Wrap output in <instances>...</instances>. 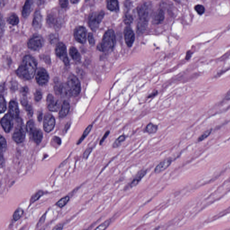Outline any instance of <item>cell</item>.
Masks as SVG:
<instances>
[{"label": "cell", "mask_w": 230, "mask_h": 230, "mask_svg": "<svg viewBox=\"0 0 230 230\" xmlns=\"http://www.w3.org/2000/svg\"><path fill=\"white\" fill-rule=\"evenodd\" d=\"M37 63L33 57L26 55L24 57L21 65L16 70L17 76L25 80H29L33 78L36 72Z\"/></svg>", "instance_id": "6da1fadb"}, {"label": "cell", "mask_w": 230, "mask_h": 230, "mask_svg": "<svg viewBox=\"0 0 230 230\" xmlns=\"http://www.w3.org/2000/svg\"><path fill=\"white\" fill-rule=\"evenodd\" d=\"M116 43L115 35L114 31L109 29L106 31L102 37V41L97 47L99 50L108 53L112 51Z\"/></svg>", "instance_id": "7a4b0ae2"}, {"label": "cell", "mask_w": 230, "mask_h": 230, "mask_svg": "<svg viewBox=\"0 0 230 230\" xmlns=\"http://www.w3.org/2000/svg\"><path fill=\"white\" fill-rule=\"evenodd\" d=\"M137 12L139 18L138 27L139 30L143 31L147 25L149 16V8L147 3L141 4L137 7Z\"/></svg>", "instance_id": "3957f363"}, {"label": "cell", "mask_w": 230, "mask_h": 230, "mask_svg": "<svg viewBox=\"0 0 230 230\" xmlns=\"http://www.w3.org/2000/svg\"><path fill=\"white\" fill-rule=\"evenodd\" d=\"M104 15L105 13L102 11L93 12L90 14L88 18V24L93 31H96L98 29Z\"/></svg>", "instance_id": "277c9868"}, {"label": "cell", "mask_w": 230, "mask_h": 230, "mask_svg": "<svg viewBox=\"0 0 230 230\" xmlns=\"http://www.w3.org/2000/svg\"><path fill=\"white\" fill-rule=\"evenodd\" d=\"M66 83L70 90L71 96H77L80 93L81 86L77 77L73 74H71L68 78Z\"/></svg>", "instance_id": "5b68a950"}, {"label": "cell", "mask_w": 230, "mask_h": 230, "mask_svg": "<svg viewBox=\"0 0 230 230\" xmlns=\"http://www.w3.org/2000/svg\"><path fill=\"white\" fill-rule=\"evenodd\" d=\"M56 55L64 62L66 66L69 65V60L68 56L66 47L63 43H58L55 49Z\"/></svg>", "instance_id": "8992f818"}, {"label": "cell", "mask_w": 230, "mask_h": 230, "mask_svg": "<svg viewBox=\"0 0 230 230\" xmlns=\"http://www.w3.org/2000/svg\"><path fill=\"white\" fill-rule=\"evenodd\" d=\"M43 38L40 36L35 35L31 37L27 42V46L34 51H37L42 48L43 45Z\"/></svg>", "instance_id": "52a82bcc"}, {"label": "cell", "mask_w": 230, "mask_h": 230, "mask_svg": "<svg viewBox=\"0 0 230 230\" xmlns=\"http://www.w3.org/2000/svg\"><path fill=\"white\" fill-rule=\"evenodd\" d=\"M36 80L38 85L41 86H45L48 82L49 76L46 69L43 68H39L36 73Z\"/></svg>", "instance_id": "ba28073f"}, {"label": "cell", "mask_w": 230, "mask_h": 230, "mask_svg": "<svg viewBox=\"0 0 230 230\" xmlns=\"http://www.w3.org/2000/svg\"><path fill=\"white\" fill-rule=\"evenodd\" d=\"M25 130L23 124L17 125L12 135V138L14 142L18 143L24 142L25 138Z\"/></svg>", "instance_id": "9c48e42d"}, {"label": "cell", "mask_w": 230, "mask_h": 230, "mask_svg": "<svg viewBox=\"0 0 230 230\" xmlns=\"http://www.w3.org/2000/svg\"><path fill=\"white\" fill-rule=\"evenodd\" d=\"M74 37L77 42L81 44L86 43L87 38V30L83 26H79L74 30Z\"/></svg>", "instance_id": "30bf717a"}, {"label": "cell", "mask_w": 230, "mask_h": 230, "mask_svg": "<svg viewBox=\"0 0 230 230\" xmlns=\"http://www.w3.org/2000/svg\"><path fill=\"white\" fill-rule=\"evenodd\" d=\"M55 120L53 115L47 113L44 117V130L47 133L51 132L55 128Z\"/></svg>", "instance_id": "8fae6325"}, {"label": "cell", "mask_w": 230, "mask_h": 230, "mask_svg": "<svg viewBox=\"0 0 230 230\" xmlns=\"http://www.w3.org/2000/svg\"><path fill=\"white\" fill-rule=\"evenodd\" d=\"M13 118L11 116L7 113L4 115L1 119V126L5 132L9 133L13 127Z\"/></svg>", "instance_id": "7c38bea8"}, {"label": "cell", "mask_w": 230, "mask_h": 230, "mask_svg": "<svg viewBox=\"0 0 230 230\" xmlns=\"http://www.w3.org/2000/svg\"><path fill=\"white\" fill-rule=\"evenodd\" d=\"M48 109L50 111L53 112L58 111L60 109V103L57 100H56L54 96L51 94H49L46 98Z\"/></svg>", "instance_id": "4fadbf2b"}, {"label": "cell", "mask_w": 230, "mask_h": 230, "mask_svg": "<svg viewBox=\"0 0 230 230\" xmlns=\"http://www.w3.org/2000/svg\"><path fill=\"white\" fill-rule=\"evenodd\" d=\"M124 41L127 46L131 47L132 46L135 40V35L132 28L130 27L127 26L124 31Z\"/></svg>", "instance_id": "5bb4252c"}, {"label": "cell", "mask_w": 230, "mask_h": 230, "mask_svg": "<svg viewBox=\"0 0 230 230\" xmlns=\"http://www.w3.org/2000/svg\"><path fill=\"white\" fill-rule=\"evenodd\" d=\"M147 173V169H142L139 171L134 178L133 179L132 181L125 187L124 190H126L129 189L130 188H132L137 186L140 183L141 180L143 179V178L146 175Z\"/></svg>", "instance_id": "9a60e30c"}, {"label": "cell", "mask_w": 230, "mask_h": 230, "mask_svg": "<svg viewBox=\"0 0 230 230\" xmlns=\"http://www.w3.org/2000/svg\"><path fill=\"white\" fill-rule=\"evenodd\" d=\"M48 25L51 27H55V29H59L61 27V20L56 17L54 14H49L46 19Z\"/></svg>", "instance_id": "2e32d148"}, {"label": "cell", "mask_w": 230, "mask_h": 230, "mask_svg": "<svg viewBox=\"0 0 230 230\" xmlns=\"http://www.w3.org/2000/svg\"><path fill=\"white\" fill-rule=\"evenodd\" d=\"M9 113L13 119H18L20 115V110L18 103L14 101L10 102L9 105Z\"/></svg>", "instance_id": "e0dca14e"}, {"label": "cell", "mask_w": 230, "mask_h": 230, "mask_svg": "<svg viewBox=\"0 0 230 230\" xmlns=\"http://www.w3.org/2000/svg\"><path fill=\"white\" fill-rule=\"evenodd\" d=\"M172 160L171 158H167L165 159L156 167L154 169V173L156 174H158L168 168L171 165Z\"/></svg>", "instance_id": "ac0fdd59"}, {"label": "cell", "mask_w": 230, "mask_h": 230, "mask_svg": "<svg viewBox=\"0 0 230 230\" xmlns=\"http://www.w3.org/2000/svg\"><path fill=\"white\" fill-rule=\"evenodd\" d=\"M43 23V16L40 11H37L35 13L33 21V27L35 30H38L41 28Z\"/></svg>", "instance_id": "d6986e66"}, {"label": "cell", "mask_w": 230, "mask_h": 230, "mask_svg": "<svg viewBox=\"0 0 230 230\" xmlns=\"http://www.w3.org/2000/svg\"><path fill=\"white\" fill-rule=\"evenodd\" d=\"M33 6V2L32 1H27L25 2L23 7L22 13L23 16L24 18H27L29 16L31 13Z\"/></svg>", "instance_id": "ffe728a7"}, {"label": "cell", "mask_w": 230, "mask_h": 230, "mask_svg": "<svg viewBox=\"0 0 230 230\" xmlns=\"http://www.w3.org/2000/svg\"><path fill=\"white\" fill-rule=\"evenodd\" d=\"M70 110V104L67 101H64L59 111L58 116L59 118H63L68 114Z\"/></svg>", "instance_id": "44dd1931"}, {"label": "cell", "mask_w": 230, "mask_h": 230, "mask_svg": "<svg viewBox=\"0 0 230 230\" xmlns=\"http://www.w3.org/2000/svg\"><path fill=\"white\" fill-rule=\"evenodd\" d=\"M69 53L71 57L75 62H79L81 60V55L77 49L73 46L71 47L69 50Z\"/></svg>", "instance_id": "7402d4cb"}, {"label": "cell", "mask_w": 230, "mask_h": 230, "mask_svg": "<svg viewBox=\"0 0 230 230\" xmlns=\"http://www.w3.org/2000/svg\"><path fill=\"white\" fill-rule=\"evenodd\" d=\"M165 13L162 9H159L156 12L153 18V22L155 24H160L164 20Z\"/></svg>", "instance_id": "603a6c76"}, {"label": "cell", "mask_w": 230, "mask_h": 230, "mask_svg": "<svg viewBox=\"0 0 230 230\" xmlns=\"http://www.w3.org/2000/svg\"><path fill=\"white\" fill-rule=\"evenodd\" d=\"M32 137L34 142L37 144H39L42 142L43 138V133L42 131L39 129H36L32 134Z\"/></svg>", "instance_id": "cb8c5ba5"}, {"label": "cell", "mask_w": 230, "mask_h": 230, "mask_svg": "<svg viewBox=\"0 0 230 230\" xmlns=\"http://www.w3.org/2000/svg\"><path fill=\"white\" fill-rule=\"evenodd\" d=\"M158 129V125L154 124L153 123L150 122L146 126L144 129V132L147 133L148 134H153L157 132Z\"/></svg>", "instance_id": "d4e9b609"}, {"label": "cell", "mask_w": 230, "mask_h": 230, "mask_svg": "<svg viewBox=\"0 0 230 230\" xmlns=\"http://www.w3.org/2000/svg\"><path fill=\"white\" fill-rule=\"evenodd\" d=\"M107 7L111 11H118L119 9V3L117 1H110L107 2Z\"/></svg>", "instance_id": "484cf974"}, {"label": "cell", "mask_w": 230, "mask_h": 230, "mask_svg": "<svg viewBox=\"0 0 230 230\" xmlns=\"http://www.w3.org/2000/svg\"><path fill=\"white\" fill-rule=\"evenodd\" d=\"M45 195L44 191H39L36 192L33 195H32L30 200V205L35 203L36 201L39 200L43 196Z\"/></svg>", "instance_id": "4316f807"}, {"label": "cell", "mask_w": 230, "mask_h": 230, "mask_svg": "<svg viewBox=\"0 0 230 230\" xmlns=\"http://www.w3.org/2000/svg\"><path fill=\"white\" fill-rule=\"evenodd\" d=\"M36 129V128L35 123L33 121L30 120V121H28L27 123L26 126V131L27 132V133L30 136H32V134Z\"/></svg>", "instance_id": "83f0119b"}, {"label": "cell", "mask_w": 230, "mask_h": 230, "mask_svg": "<svg viewBox=\"0 0 230 230\" xmlns=\"http://www.w3.org/2000/svg\"><path fill=\"white\" fill-rule=\"evenodd\" d=\"M7 21L8 23L12 25H16L19 24V19L15 14H11L8 16Z\"/></svg>", "instance_id": "f1b7e54d"}, {"label": "cell", "mask_w": 230, "mask_h": 230, "mask_svg": "<svg viewBox=\"0 0 230 230\" xmlns=\"http://www.w3.org/2000/svg\"><path fill=\"white\" fill-rule=\"evenodd\" d=\"M27 91H28V89L27 87H24L21 90L22 94L20 98V102L24 107L28 104L27 98Z\"/></svg>", "instance_id": "f546056e"}, {"label": "cell", "mask_w": 230, "mask_h": 230, "mask_svg": "<svg viewBox=\"0 0 230 230\" xmlns=\"http://www.w3.org/2000/svg\"><path fill=\"white\" fill-rule=\"evenodd\" d=\"M127 137V135L124 134H122L121 135L119 136L114 141V143L112 144V147L114 148H116L119 147L121 144L122 143L125 141Z\"/></svg>", "instance_id": "4dcf8cb0"}, {"label": "cell", "mask_w": 230, "mask_h": 230, "mask_svg": "<svg viewBox=\"0 0 230 230\" xmlns=\"http://www.w3.org/2000/svg\"><path fill=\"white\" fill-rule=\"evenodd\" d=\"M69 200V196H66L65 197H63L55 203V206L61 209V208H63V207H65L68 203Z\"/></svg>", "instance_id": "1f68e13d"}, {"label": "cell", "mask_w": 230, "mask_h": 230, "mask_svg": "<svg viewBox=\"0 0 230 230\" xmlns=\"http://www.w3.org/2000/svg\"><path fill=\"white\" fill-rule=\"evenodd\" d=\"M24 213V210L22 208H18L14 212L13 214V219L15 221L19 220Z\"/></svg>", "instance_id": "d6a6232c"}, {"label": "cell", "mask_w": 230, "mask_h": 230, "mask_svg": "<svg viewBox=\"0 0 230 230\" xmlns=\"http://www.w3.org/2000/svg\"><path fill=\"white\" fill-rule=\"evenodd\" d=\"M92 126L93 125L92 124H90V125H89V126H88L87 128H86V130H85L84 132H83V134H82V136L80 137V138L79 140L78 141L77 143V144H80V143H81V142L83 141V140L85 139V138H86V137H87L88 135L90 133V131H91V129H92Z\"/></svg>", "instance_id": "836d02e7"}, {"label": "cell", "mask_w": 230, "mask_h": 230, "mask_svg": "<svg viewBox=\"0 0 230 230\" xmlns=\"http://www.w3.org/2000/svg\"><path fill=\"white\" fill-rule=\"evenodd\" d=\"M111 220L108 219L98 226L94 230H105L110 224Z\"/></svg>", "instance_id": "e575fe53"}, {"label": "cell", "mask_w": 230, "mask_h": 230, "mask_svg": "<svg viewBox=\"0 0 230 230\" xmlns=\"http://www.w3.org/2000/svg\"><path fill=\"white\" fill-rule=\"evenodd\" d=\"M0 111L1 113H3L6 109V102L5 99L3 96L1 94V99H0Z\"/></svg>", "instance_id": "d590c367"}, {"label": "cell", "mask_w": 230, "mask_h": 230, "mask_svg": "<svg viewBox=\"0 0 230 230\" xmlns=\"http://www.w3.org/2000/svg\"><path fill=\"white\" fill-rule=\"evenodd\" d=\"M133 17L131 14H125L124 18V23L127 25H130L133 21Z\"/></svg>", "instance_id": "8d00e7d4"}, {"label": "cell", "mask_w": 230, "mask_h": 230, "mask_svg": "<svg viewBox=\"0 0 230 230\" xmlns=\"http://www.w3.org/2000/svg\"><path fill=\"white\" fill-rule=\"evenodd\" d=\"M0 145H1V154H2V153L6 150V147H7V143H6V140L2 136H1Z\"/></svg>", "instance_id": "74e56055"}, {"label": "cell", "mask_w": 230, "mask_h": 230, "mask_svg": "<svg viewBox=\"0 0 230 230\" xmlns=\"http://www.w3.org/2000/svg\"><path fill=\"white\" fill-rule=\"evenodd\" d=\"M194 9H195L197 13L198 14L200 15H202L205 13V10H206L205 7L202 5L200 4H198L195 5V7H194Z\"/></svg>", "instance_id": "f35d334b"}, {"label": "cell", "mask_w": 230, "mask_h": 230, "mask_svg": "<svg viewBox=\"0 0 230 230\" xmlns=\"http://www.w3.org/2000/svg\"><path fill=\"white\" fill-rule=\"evenodd\" d=\"M212 129H209V130H207L206 131L204 132L199 137L198 139V141L199 142H201V141H203L204 139L206 138L208 136H210V134L211 133Z\"/></svg>", "instance_id": "ab89813d"}, {"label": "cell", "mask_w": 230, "mask_h": 230, "mask_svg": "<svg viewBox=\"0 0 230 230\" xmlns=\"http://www.w3.org/2000/svg\"><path fill=\"white\" fill-rule=\"evenodd\" d=\"M42 96H43L42 93L39 90H37V91H36L34 94L35 100L36 102L40 101L42 99Z\"/></svg>", "instance_id": "60d3db41"}, {"label": "cell", "mask_w": 230, "mask_h": 230, "mask_svg": "<svg viewBox=\"0 0 230 230\" xmlns=\"http://www.w3.org/2000/svg\"><path fill=\"white\" fill-rule=\"evenodd\" d=\"M25 108L27 115L30 117H32L33 114V112L31 105L27 104L26 106H25Z\"/></svg>", "instance_id": "b9f144b4"}, {"label": "cell", "mask_w": 230, "mask_h": 230, "mask_svg": "<svg viewBox=\"0 0 230 230\" xmlns=\"http://www.w3.org/2000/svg\"><path fill=\"white\" fill-rule=\"evenodd\" d=\"M88 40L89 43L90 45H94V43H95V40H94L92 33H89L88 36Z\"/></svg>", "instance_id": "7bdbcfd3"}, {"label": "cell", "mask_w": 230, "mask_h": 230, "mask_svg": "<svg viewBox=\"0 0 230 230\" xmlns=\"http://www.w3.org/2000/svg\"><path fill=\"white\" fill-rule=\"evenodd\" d=\"M93 150V148L92 147H90V148H88L87 150L85 151V153H84V155H83V157L85 159H87L88 158L89 156L90 155L91 153Z\"/></svg>", "instance_id": "ee69618b"}, {"label": "cell", "mask_w": 230, "mask_h": 230, "mask_svg": "<svg viewBox=\"0 0 230 230\" xmlns=\"http://www.w3.org/2000/svg\"><path fill=\"white\" fill-rule=\"evenodd\" d=\"M110 133V131H107L105 132V133L104 134V135H103V137H102V139H101L100 141V145H102V144L103 142H104V141L106 140V138H108L109 134Z\"/></svg>", "instance_id": "f6af8a7d"}, {"label": "cell", "mask_w": 230, "mask_h": 230, "mask_svg": "<svg viewBox=\"0 0 230 230\" xmlns=\"http://www.w3.org/2000/svg\"><path fill=\"white\" fill-rule=\"evenodd\" d=\"M46 213L44 215H43L42 217L40 218V220H39V222H38V223H37V226L36 227H38L39 226H41V225L44 223L45 221L46 218Z\"/></svg>", "instance_id": "bcb514c9"}, {"label": "cell", "mask_w": 230, "mask_h": 230, "mask_svg": "<svg viewBox=\"0 0 230 230\" xmlns=\"http://www.w3.org/2000/svg\"><path fill=\"white\" fill-rule=\"evenodd\" d=\"M60 6L63 8H66L68 5V1H59Z\"/></svg>", "instance_id": "7dc6e473"}, {"label": "cell", "mask_w": 230, "mask_h": 230, "mask_svg": "<svg viewBox=\"0 0 230 230\" xmlns=\"http://www.w3.org/2000/svg\"><path fill=\"white\" fill-rule=\"evenodd\" d=\"M64 224L63 223H59L56 225L52 230H63L64 228Z\"/></svg>", "instance_id": "c3c4849f"}, {"label": "cell", "mask_w": 230, "mask_h": 230, "mask_svg": "<svg viewBox=\"0 0 230 230\" xmlns=\"http://www.w3.org/2000/svg\"><path fill=\"white\" fill-rule=\"evenodd\" d=\"M5 22L4 20L3 19L2 17H1V36H2V34L3 33V30L4 28Z\"/></svg>", "instance_id": "681fc988"}, {"label": "cell", "mask_w": 230, "mask_h": 230, "mask_svg": "<svg viewBox=\"0 0 230 230\" xmlns=\"http://www.w3.org/2000/svg\"><path fill=\"white\" fill-rule=\"evenodd\" d=\"M192 53L191 50H189V51H187V53H186V60H188L190 59L191 58V55H192Z\"/></svg>", "instance_id": "f907efd6"}, {"label": "cell", "mask_w": 230, "mask_h": 230, "mask_svg": "<svg viewBox=\"0 0 230 230\" xmlns=\"http://www.w3.org/2000/svg\"><path fill=\"white\" fill-rule=\"evenodd\" d=\"M43 112L41 111L38 112L37 113V119H38V121L39 122H41L43 120Z\"/></svg>", "instance_id": "816d5d0a"}, {"label": "cell", "mask_w": 230, "mask_h": 230, "mask_svg": "<svg viewBox=\"0 0 230 230\" xmlns=\"http://www.w3.org/2000/svg\"><path fill=\"white\" fill-rule=\"evenodd\" d=\"M157 94H158V91H157V90H156V91H154V92L152 93H151L150 95H148V97H147V98L151 99V98H154V97L156 96V95H157Z\"/></svg>", "instance_id": "f5cc1de1"}, {"label": "cell", "mask_w": 230, "mask_h": 230, "mask_svg": "<svg viewBox=\"0 0 230 230\" xmlns=\"http://www.w3.org/2000/svg\"><path fill=\"white\" fill-rule=\"evenodd\" d=\"M54 140H55V142H56L57 144L59 145L61 144V141L60 138L57 137H55L54 138Z\"/></svg>", "instance_id": "db71d44e"}, {"label": "cell", "mask_w": 230, "mask_h": 230, "mask_svg": "<svg viewBox=\"0 0 230 230\" xmlns=\"http://www.w3.org/2000/svg\"><path fill=\"white\" fill-rule=\"evenodd\" d=\"M5 164L4 159L3 157L2 154H1V167L2 168Z\"/></svg>", "instance_id": "11a10c76"}, {"label": "cell", "mask_w": 230, "mask_h": 230, "mask_svg": "<svg viewBox=\"0 0 230 230\" xmlns=\"http://www.w3.org/2000/svg\"><path fill=\"white\" fill-rule=\"evenodd\" d=\"M225 99L227 100H230V90L228 91L227 94L225 95Z\"/></svg>", "instance_id": "9f6ffc18"}, {"label": "cell", "mask_w": 230, "mask_h": 230, "mask_svg": "<svg viewBox=\"0 0 230 230\" xmlns=\"http://www.w3.org/2000/svg\"><path fill=\"white\" fill-rule=\"evenodd\" d=\"M79 1H71V2L72 4H76Z\"/></svg>", "instance_id": "6f0895ef"}, {"label": "cell", "mask_w": 230, "mask_h": 230, "mask_svg": "<svg viewBox=\"0 0 230 230\" xmlns=\"http://www.w3.org/2000/svg\"><path fill=\"white\" fill-rule=\"evenodd\" d=\"M24 227H23V228H21L19 230H24Z\"/></svg>", "instance_id": "680465c9"}, {"label": "cell", "mask_w": 230, "mask_h": 230, "mask_svg": "<svg viewBox=\"0 0 230 230\" xmlns=\"http://www.w3.org/2000/svg\"><path fill=\"white\" fill-rule=\"evenodd\" d=\"M87 230V229H84V230Z\"/></svg>", "instance_id": "91938a15"}]
</instances>
